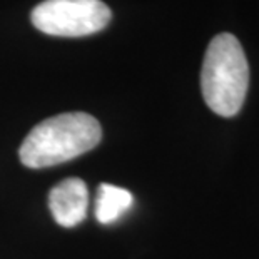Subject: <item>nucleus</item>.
Returning a JSON list of instances; mask_svg holds the SVG:
<instances>
[{"label": "nucleus", "mask_w": 259, "mask_h": 259, "mask_svg": "<svg viewBox=\"0 0 259 259\" xmlns=\"http://www.w3.org/2000/svg\"><path fill=\"white\" fill-rule=\"evenodd\" d=\"M102 139V127L87 112H64L38 122L19 149L25 167L42 169L69 162L92 151Z\"/></svg>", "instance_id": "nucleus-1"}, {"label": "nucleus", "mask_w": 259, "mask_h": 259, "mask_svg": "<svg viewBox=\"0 0 259 259\" xmlns=\"http://www.w3.org/2000/svg\"><path fill=\"white\" fill-rule=\"evenodd\" d=\"M249 65L241 42L223 32L209 42L201 69V92L207 107L221 117H234L246 101Z\"/></svg>", "instance_id": "nucleus-2"}, {"label": "nucleus", "mask_w": 259, "mask_h": 259, "mask_svg": "<svg viewBox=\"0 0 259 259\" xmlns=\"http://www.w3.org/2000/svg\"><path fill=\"white\" fill-rule=\"evenodd\" d=\"M112 19L102 0H44L32 10L37 30L54 37H85L106 29Z\"/></svg>", "instance_id": "nucleus-3"}, {"label": "nucleus", "mask_w": 259, "mask_h": 259, "mask_svg": "<svg viewBox=\"0 0 259 259\" xmlns=\"http://www.w3.org/2000/svg\"><path fill=\"white\" fill-rule=\"evenodd\" d=\"M49 207L56 223L62 228H75L87 216L89 189L79 178H69L49 192Z\"/></svg>", "instance_id": "nucleus-4"}, {"label": "nucleus", "mask_w": 259, "mask_h": 259, "mask_svg": "<svg viewBox=\"0 0 259 259\" xmlns=\"http://www.w3.org/2000/svg\"><path fill=\"white\" fill-rule=\"evenodd\" d=\"M134 204V196L127 189L112 184H101L96 197V219L101 224H112L127 212Z\"/></svg>", "instance_id": "nucleus-5"}]
</instances>
